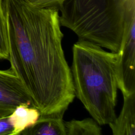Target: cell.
<instances>
[{"mask_svg":"<svg viewBox=\"0 0 135 135\" xmlns=\"http://www.w3.org/2000/svg\"><path fill=\"white\" fill-rule=\"evenodd\" d=\"M40 114V111L33 106L24 104L17 106L8 116L13 127L10 135L21 134L25 130L34 124Z\"/></svg>","mask_w":135,"mask_h":135,"instance_id":"cell-8","label":"cell"},{"mask_svg":"<svg viewBox=\"0 0 135 135\" xmlns=\"http://www.w3.org/2000/svg\"><path fill=\"white\" fill-rule=\"evenodd\" d=\"M123 97L120 114L109 125L114 135H135V93Z\"/></svg>","mask_w":135,"mask_h":135,"instance_id":"cell-6","label":"cell"},{"mask_svg":"<svg viewBox=\"0 0 135 135\" xmlns=\"http://www.w3.org/2000/svg\"><path fill=\"white\" fill-rule=\"evenodd\" d=\"M32 106L22 82L10 68L0 70V118L9 116L21 104Z\"/></svg>","mask_w":135,"mask_h":135,"instance_id":"cell-5","label":"cell"},{"mask_svg":"<svg viewBox=\"0 0 135 135\" xmlns=\"http://www.w3.org/2000/svg\"><path fill=\"white\" fill-rule=\"evenodd\" d=\"M65 112L40 114L37 120L32 127L23 131L26 135H66L64 121Z\"/></svg>","mask_w":135,"mask_h":135,"instance_id":"cell-7","label":"cell"},{"mask_svg":"<svg viewBox=\"0 0 135 135\" xmlns=\"http://www.w3.org/2000/svg\"><path fill=\"white\" fill-rule=\"evenodd\" d=\"M71 69L74 94L100 124L116 118L118 67L120 52H108L79 40L73 46Z\"/></svg>","mask_w":135,"mask_h":135,"instance_id":"cell-2","label":"cell"},{"mask_svg":"<svg viewBox=\"0 0 135 135\" xmlns=\"http://www.w3.org/2000/svg\"><path fill=\"white\" fill-rule=\"evenodd\" d=\"M57 9L61 26L79 40L119 52L126 25L135 16V0H62Z\"/></svg>","mask_w":135,"mask_h":135,"instance_id":"cell-3","label":"cell"},{"mask_svg":"<svg viewBox=\"0 0 135 135\" xmlns=\"http://www.w3.org/2000/svg\"><path fill=\"white\" fill-rule=\"evenodd\" d=\"M12 130L8 116L0 118V135H10Z\"/></svg>","mask_w":135,"mask_h":135,"instance_id":"cell-12","label":"cell"},{"mask_svg":"<svg viewBox=\"0 0 135 135\" xmlns=\"http://www.w3.org/2000/svg\"><path fill=\"white\" fill-rule=\"evenodd\" d=\"M9 40L6 19L4 14L3 0H0V59L8 60Z\"/></svg>","mask_w":135,"mask_h":135,"instance_id":"cell-10","label":"cell"},{"mask_svg":"<svg viewBox=\"0 0 135 135\" xmlns=\"http://www.w3.org/2000/svg\"><path fill=\"white\" fill-rule=\"evenodd\" d=\"M8 60L41 114L65 112L75 97L65 59L59 10L29 0H3Z\"/></svg>","mask_w":135,"mask_h":135,"instance_id":"cell-1","label":"cell"},{"mask_svg":"<svg viewBox=\"0 0 135 135\" xmlns=\"http://www.w3.org/2000/svg\"><path fill=\"white\" fill-rule=\"evenodd\" d=\"M118 67V89L123 96L135 93V16L128 21L120 49Z\"/></svg>","mask_w":135,"mask_h":135,"instance_id":"cell-4","label":"cell"},{"mask_svg":"<svg viewBox=\"0 0 135 135\" xmlns=\"http://www.w3.org/2000/svg\"><path fill=\"white\" fill-rule=\"evenodd\" d=\"M34 5L42 7H53L57 9L62 0H29Z\"/></svg>","mask_w":135,"mask_h":135,"instance_id":"cell-11","label":"cell"},{"mask_svg":"<svg viewBox=\"0 0 135 135\" xmlns=\"http://www.w3.org/2000/svg\"><path fill=\"white\" fill-rule=\"evenodd\" d=\"M66 135H101L102 128L93 118L64 121Z\"/></svg>","mask_w":135,"mask_h":135,"instance_id":"cell-9","label":"cell"}]
</instances>
